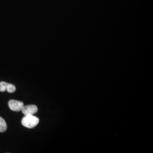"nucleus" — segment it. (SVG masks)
Masks as SVG:
<instances>
[{
	"mask_svg": "<svg viewBox=\"0 0 153 153\" xmlns=\"http://www.w3.org/2000/svg\"><path fill=\"white\" fill-rule=\"evenodd\" d=\"M39 123V119L33 115H26L22 118V124L26 128L31 129L37 126Z\"/></svg>",
	"mask_w": 153,
	"mask_h": 153,
	"instance_id": "nucleus-1",
	"label": "nucleus"
},
{
	"mask_svg": "<svg viewBox=\"0 0 153 153\" xmlns=\"http://www.w3.org/2000/svg\"><path fill=\"white\" fill-rule=\"evenodd\" d=\"M8 105L10 109L15 112L21 111L24 106V104L22 102L16 100H10L9 101Z\"/></svg>",
	"mask_w": 153,
	"mask_h": 153,
	"instance_id": "nucleus-2",
	"label": "nucleus"
},
{
	"mask_svg": "<svg viewBox=\"0 0 153 153\" xmlns=\"http://www.w3.org/2000/svg\"><path fill=\"white\" fill-rule=\"evenodd\" d=\"M21 111L25 116L33 115L38 112V108L36 105H27L23 106Z\"/></svg>",
	"mask_w": 153,
	"mask_h": 153,
	"instance_id": "nucleus-3",
	"label": "nucleus"
},
{
	"mask_svg": "<svg viewBox=\"0 0 153 153\" xmlns=\"http://www.w3.org/2000/svg\"><path fill=\"white\" fill-rule=\"evenodd\" d=\"M16 90L15 85L5 82H0V91L4 92L7 91L8 93H14Z\"/></svg>",
	"mask_w": 153,
	"mask_h": 153,
	"instance_id": "nucleus-4",
	"label": "nucleus"
},
{
	"mask_svg": "<svg viewBox=\"0 0 153 153\" xmlns=\"http://www.w3.org/2000/svg\"><path fill=\"white\" fill-rule=\"evenodd\" d=\"M7 124L6 123V121L5 120L0 117V132L3 133L5 132L7 129Z\"/></svg>",
	"mask_w": 153,
	"mask_h": 153,
	"instance_id": "nucleus-5",
	"label": "nucleus"
}]
</instances>
